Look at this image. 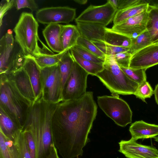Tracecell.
Masks as SVG:
<instances>
[{
	"label": "cell",
	"mask_w": 158,
	"mask_h": 158,
	"mask_svg": "<svg viewBox=\"0 0 158 158\" xmlns=\"http://www.w3.org/2000/svg\"><path fill=\"white\" fill-rule=\"evenodd\" d=\"M149 4L145 3L137 5L127 9L118 10L114 19V25H118L126 20L147 10Z\"/></svg>",
	"instance_id": "7402d4cb"
},
{
	"label": "cell",
	"mask_w": 158,
	"mask_h": 158,
	"mask_svg": "<svg viewBox=\"0 0 158 158\" xmlns=\"http://www.w3.org/2000/svg\"><path fill=\"white\" fill-rule=\"evenodd\" d=\"M103 69L96 75L112 94H134L139 85L125 74L113 56H106Z\"/></svg>",
	"instance_id": "277c9868"
},
{
	"label": "cell",
	"mask_w": 158,
	"mask_h": 158,
	"mask_svg": "<svg viewBox=\"0 0 158 158\" xmlns=\"http://www.w3.org/2000/svg\"><path fill=\"white\" fill-rule=\"evenodd\" d=\"M0 158H19L16 143L0 131Z\"/></svg>",
	"instance_id": "603a6c76"
},
{
	"label": "cell",
	"mask_w": 158,
	"mask_h": 158,
	"mask_svg": "<svg viewBox=\"0 0 158 158\" xmlns=\"http://www.w3.org/2000/svg\"><path fill=\"white\" fill-rule=\"evenodd\" d=\"M57 103L46 102L42 96L28 111L22 131L31 133L36 145V158H44L53 143L52 119Z\"/></svg>",
	"instance_id": "7a4b0ae2"
},
{
	"label": "cell",
	"mask_w": 158,
	"mask_h": 158,
	"mask_svg": "<svg viewBox=\"0 0 158 158\" xmlns=\"http://www.w3.org/2000/svg\"><path fill=\"white\" fill-rule=\"evenodd\" d=\"M117 11L108 2L100 6L91 5L75 19V21L97 23L106 27L113 20Z\"/></svg>",
	"instance_id": "9c48e42d"
},
{
	"label": "cell",
	"mask_w": 158,
	"mask_h": 158,
	"mask_svg": "<svg viewBox=\"0 0 158 158\" xmlns=\"http://www.w3.org/2000/svg\"><path fill=\"white\" fill-rule=\"evenodd\" d=\"M39 24L33 15L23 12L14 29L16 41L26 55L35 56L41 53L38 45L40 41L38 35Z\"/></svg>",
	"instance_id": "5b68a950"
},
{
	"label": "cell",
	"mask_w": 158,
	"mask_h": 158,
	"mask_svg": "<svg viewBox=\"0 0 158 158\" xmlns=\"http://www.w3.org/2000/svg\"><path fill=\"white\" fill-rule=\"evenodd\" d=\"M132 56L129 51L118 53L114 55V57L120 67L129 68Z\"/></svg>",
	"instance_id": "8d00e7d4"
},
{
	"label": "cell",
	"mask_w": 158,
	"mask_h": 158,
	"mask_svg": "<svg viewBox=\"0 0 158 158\" xmlns=\"http://www.w3.org/2000/svg\"><path fill=\"white\" fill-rule=\"evenodd\" d=\"M154 94L156 102L158 104V84L155 87Z\"/></svg>",
	"instance_id": "f6af8a7d"
},
{
	"label": "cell",
	"mask_w": 158,
	"mask_h": 158,
	"mask_svg": "<svg viewBox=\"0 0 158 158\" xmlns=\"http://www.w3.org/2000/svg\"><path fill=\"white\" fill-rule=\"evenodd\" d=\"M74 1L81 5L85 4L88 2V1L87 0H74Z\"/></svg>",
	"instance_id": "bcb514c9"
},
{
	"label": "cell",
	"mask_w": 158,
	"mask_h": 158,
	"mask_svg": "<svg viewBox=\"0 0 158 158\" xmlns=\"http://www.w3.org/2000/svg\"><path fill=\"white\" fill-rule=\"evenodd\" d=\"M5 74L20 95L32 105L36 98L29 77L23 68Z\"/></svg>",
	"instance_id": "5bb4252c"
},
{
	"label": "cell",
	"mask_w": 158,
	"mask_h": 158,
	"mask_svg": "<svg viewBox=\"0 0 158 158\" xmlns=\"http://www.w3.org/2000/svg\"><path fill=\"white\" fill-rule=\"evenodd\" d=\"M77 44L86 49L99 58L105 60L106 56L93 43L89 40L80 36L78 39Z\"/></svg>",
	"instance_id": "d6a6232c"
},
{
	"label": "cell",
	"mask_w": 158,
	"mask_h": 158,
	"mask_svg": "<svg viewBox=\"0 0 158 158\" xmlns=\"http://www.w3.org/2000/svg\"><path fill=\"white\" fill-rule=\"evenodd\" d=\"M0 131L15 142L22 130L11 117L0 107Z\"/></svg>",
	"instance_id": "d6986e66"
},
{
	"label": "cell",
	"mask_w": 158,
	"mask_h": 158,
	"mask_svg": "<svg viewBox=\"0 0 158 158\" xmlns=\"http://www.w3.org/2000/svg\"><path fill=\"white\" fill-rule=\"evenodd\" d=\"M120 67L129 78L138 85L147 81L146 73L147 69H133L129 67Z\"/></svg>",
	"instance_id": "4dcf8cb0"
},
{
	"label": "cell",
	"mask_w": 158,
	"mask_h": 158,
	"mask_svg": "<svg viewBox=\"0 0 158 158\" xmlns=\"http://www.w3.org/2000/svg\"><path fill=\"white\" fill-rule=\"evenodd\" d=\"M76 158H78V157H76Z\"/></svg>",
	"instance_id": "c3c4849f"
},
{
	"label": "cell",
	"mask_w": 158,
	"mask_h": 158,
	"mask_svg": "<svg viewBox=\"0 0 158 158\" xmlns=\"http://www.w3.org/2000/svg\"><path fill=\"white\" fill-rule=\"evenodd\" d=\"M0 44V73H6L10 69L9 60L13 46L6 45L4 35L1 39Z\"/></svg>",
	"instance_id": "83f0119b"
},
{
	"label": "cell",
	"mask_w": 158,
	"mask_h": 158,
	"mask_svg": "<svg viewBox=\"0 0 158 158\" xmlns=\"http://www.w3.org/2000/svg\"><path fill=\"white\" fill-rule=\"evenodd\" d=\"M74 61L70 51L69 50L62 56L58 63L61 78V97L62 91L69 76Z\"/></svg>",
	"instance_id": "4316f807"
},
{
	"label": "cell",
	"mask_w": 158,
	"mask_h": 158,
	"mask_svg": "<svg viewBox=\"0 0 158 158\" xmlns=\"http://www.w3.org/2000/svg\"><path fill=\"white\" fill-rule=\"evenodd\" d=\"M89 73L75 61L62 92V101L78 99L86 93Z\"/></svg>",
	"instance_id": "ba28073f"
},
{
	"label": "cell",
	"mask_w": 158,
	"mask_h": 158,
	"mask_svg": "<svg viewBox=\"0 0 158 158\" xmlns=\"http://www.w3.org/2000/svg\"><path fill=\"white\" fill-rule=\"evenodd\" d=\"M104 42L116 46L130 48L131 45V39L107 27Z\"/></svg>",
	"instance_id": "d4e9b609"
},
{
	"label": "cell",
	"mask_w": 158,
	"mask_h": 158,
	"mask_svg": "<svg viewBox=\"0 0 158 158\" xmlns=\"http://www.w3.org/2000/svg\"><path fill=\"white\" fill-rule=\"evenodd\" d=\"M26 60V55L21 50L17 53L11 64L9 73H14L22 69L25 64Z\"/></svg>",
	"instance_id": "d590c367"
},
{
	"label": "cell",
	"mask_w": 158,
	"mask_h": 158,
	"mask_svg": "<svg viewBox=\"0 0 158 158\" xmlns=\"http://www.w3.org/2000/svg\"><path fill=\"white\" fill-rule=\"evenodd\" d=\"M158 64V42L154 43L133 54L129 68L147 69Z\"/></svg>",
	"instance_id": "4fadbf2b"
},
{
	"label": "cell",
	"mask_w": 158,
	"mask_h": 158,
	"mask_svg": "<svg viewBox=\"0 0 158 158\" xmlns=\"http://www.w3.org/2000/svg\"><path fill=\"white\" fill-rule=\"evenodd\" d=\"M14 6V0H6L1 3L0 6V26L2 24V19L7 11Z\"/></svg>",
	"instance_id": "60d3db41"
},
{
	"label": "cell",
	"mask_w": 158,
	"mask_h": 158,
	"mask_svg": "<svg viewBox=\"0 0 158 158\" xmlns=\"http://www.w3.org/2000/svg\"><path fill=\"white\" fill-rule=\"evenodd\" d=\"M14 6L17 10L27 8L32 11L38 10V6L34 0H14Z\"/></svg>",
	"instance_id": "74e56055"
},
{
	"label": "cell",
	"mask_w": 158,
	"mask_h": 158,
	"mask_svg": "<svg viewBox=\"0 0 158 158\" xmlns=\"http://www.w3.org/2000/svg\"><path fill=\"white\" fill-rule=\"evenodd\" d=\"M17 146L19 158H31L24 132L22 131L15 142Z\"/></svg>",
	"instance_id": "e575fe53"
},
{
	"label": "cell",
	"mask_w": 158,
	"mask_h": 158,
	"mask_svg": "<svg viewBox=\"0 0 158 158\" xmlns=\"http://www.w3.org/2000/svg\"><path fill=\"white\" fill-rule=\"evenodd\" d=\"M97 97L98 105L105 113L117 125L126 127L132 121V112L128 104L118 94Z\"/></svg>",
	"instance_id": "8992f818"
},
{
	"label": "cell",
	"mask_w": 158,
	"mask_h": 158,
	"mask_svg": "<svg viewBox=\"0 0 158 158\" xmlns=\"http://www.w3.org/2000/svg\"><path fill=\"white\" fill-rule=\"evenodd\" d=\"M146 30L152 43L158 42V7L149 5Z\"/></svg>",
	"instance_id": "cb8c5ba5"
},
{
	"label": "cell",
	"mask_w": 158,
	"mask_h": 158,
	"mask_svg": "<svg viewBox=\"0 0 158 158\" xmlns=\"http://www.w3.org/2000/svg\"><path fill=\"white\" fill-rule=\"evenodd\" d=\"M69 51L74 60L89 74L96 76L98 73L103 69V64L96 63L84 59L72 48H71Z\"/></svg>",
	"instance_id": "484cf974"
},
{
	"label": "cell",
	"mask_w": 158,
	"mask_h": 158,
	"mask_svg": "<svg viewBox=\"0 0 158 158\" xmlns=\"http://www.w3.org/2000/svg\"><path fill=\"white\" fill-rule=\"evenodd\" d=\"M97 112L93 93L57 103L52 119L53 142L63 158L82 156Z\"/></svg>",
	"instance_id": "6da1fadb"
},
{
	"label": "cell",
	"mask_w": 158,
	"mask_h": 158,
	"mask_svg": "<svg viewBox=\"0 0 158 158\" xmlns=\"http://www.w3.org/2000/svg\"><path fill=\"white\" fill-rule=\"evenodd\" d=\"M149 5L158 7V0H148Z\"/></svg>",
	"instance_id": "ee69618b"
},
{
	"label": "cell",
	"mask_w": 158,
	"mask_h": 158,
	"mask_svg": "<svg viewBox=\"0 0 158 158\" xmlns=\"http://www.w3.org/2000/svg\"><path fill=\"white\" fill-rule=\"evenodd\" d=\"M154 140L158 143V136L154 138Z\"/></svg>",
	"instance_id": "7dc6e473"
},
{
	"label": "cell",
	"mask_w": 158,
	"mask_h": 158,
	"mask_svg": "<svg viewBox=\"0 0 158 158\" xmlns=\"http://www.w3.org/2000/svg\"><path fill=\"white\" fill-rule=\"evenodd\" d=\"M43 45L40 54L32 56L41 69L57 65L62 56L65 53L55 54L41 41Z\"/></svg>",
	"instance_id": "44dd1931"
},
{
	"label": "cell",
	"mask_w": 158,
	"mask_h": 158,
	"mask_svg": "<svg viewBox=\"0 0 158 158\" xmlns=\"http://www.w3.org/2000/svg\"><path fill=\"white\" fill-rule=\"evenodd\" d=\"M148 17L147 10L118 25H113L111 29L131 39L135 38L146 30Z\"/></svg>",
	"instance_id": "8fae6325"
},
{
	"label": "cell",
	"mask_w": 158,
	"mask_h": 158,
	"mask_svg": "<svg viewBox=\"0 0 158 158\" xmlns=\"http://www.w3.org/2000/svg\"><path fill=\"white\" fill-rule=\"evenodd\" d=\"M80 36L76 26L62 25L60 39L63 53H65L76 45Z\"/></svg>",
	"instance_id": "ffe728a7"
},
{
	"label": "cell",
	"mask_w": 158,
	"mask_h": 158,
	"mask_svg": "<svg viewBox=\"0 0 158 158\" xmlns=\"http://www.w3.org/2000/svg\"><path fill=\"white\" fill-rule=\"evenodd\" d=\"M40 75L43 99L52 103L62 101L61 78L58 64L41 69Z\"/></svg>",
	"instance_id": "52a82bcc"
},
{
	"label": "cell",
	"mask_w": 158,
	"mask_h": 158,
	"mask_svg": "<svg viewBox=\"0 0 158 158\" xmlns=\"http://www.w3.org/2000/svg\"><path fill=\"white\" fill-rule=\"evenodd\" d=\"M106 56H113L118 53L129 51L130 48L116 46L108 44L104 41H91Z\"/></svg>",
	"instance_id": "f546056e"
},
{
	"label": "cell",
	"mask_w": 158,
	"mask_h": 158,
	"mask_svg": "<svg viewBox=\"0 0 158 158\" xmlns=\"http://www.w3.org/2000/svg\"><path fill=\"white\" fill-rule=\"evenodd\" d=\"M81 36L91 41H104L106 27L94 23L76 22Z\"/></svg>",
	"instance_id": "2e32d148"
},
{
	"label": "cell",
	"mask_w": 158,
	"mask_h": 158,
	"mask_svg": "<svg viewBox=\"0 0 158 158\" xmlns=\"http://www.w3.org/2000/svg\"><path fill=\"white\" fill-rule=\"evenodd\" d=\"M58 150L53 143L50 145L49 150L44 158H60Z\"/></svg>",
	"instance_id": "b9f144b4"
},
{
	"label": "cell",
	"mask_w": 158,
	"mask_h": 158,
	"mask_svg": "<svg viewBox=\"0 0 158 158\" xmlns=\"http://www.w3.org/2000/svg\"><path fill=\"white\" fill-rule=\"evenodd\" d=\"M61 27L62 25L59 23L50 24L42 31L48 46L53 52L57 53H63L60 39Z\"/></svg>",
	"instance_id": "ac0fdd59"
},
{
	"label": "cell",
	"mask_w": 158,
	"mask_h": 158,
	"mask_svg": "<svg viewBox=\"0 0 158 158\" xmlns=\"http://www.w3.org/2000/svg\"><path fill=\"white\" fill-rule=\"evenodd\" d=\"M26 60L23 69L27 74L36 98V101L42 96L41 69L33 57L26 55Z\"/></svg>",
	"instance_id": "9a60e30c"
},
{
	"label": "cell",
	"mask_w": 158,
	"mask_h": 158,
	"mask_svg": "<svg viewBox=\"0 0 158 158\" xmlns=\"http://www.w3.org/2000/svg\"><path fill=\"white\" fill-rule=\"evenodd\" d=\"M154 94V91L151 85L146 81L139 85L134 95L137 98L146 102L145 99L150 98Z\"/></svg>",
	"instance_id": "1f68e13d"
},
{
	"label": "cell",
	"mask_w": 158,
	"mask_h": 158,
	"mask_svg": "<svg viewBox=\"0 0 158 158\" xmlns=\"http://www.w3.org/2000/svg\"><path fill=\"white\" fill-rule=\"evenodd\" d=\"M76 10L68 6L45 7L37 10L36 20L43 24H68L75 19Z\"/></svg>",
	"instance_id": "30bf717a"
},
{
	"label": "cell",
	"mask_w": 158,
	"mask_h": 158,
	"mask_svg": "<svg viewBox=\"0 0 158 158\" xmlns=\"http://www.w3.org/2000/svg\"><path fill=\"white\" fill-rule=\"evenodd\" d=\"M129 131L131 138L136 141L139 139L154 138L158 136V125L143 120L136 121L131 125Z\"/></svg>",
	"instance_id": "e0dca14e"
},
{
	"label": "cell",
	"mask_w": 158,
	"mask_h": 158,
	"mask_svg": "<svg viewBox=\"0 0 158 158\" xmlns=\"http://www.w3.org/2000/svg\"><path fill=\"white\" fill-rule=\"evenodd\" d=\"M107 2H109L112 6L117 10L118 0H108Z\"/></svg>",
	"instance_id": "7bdbcfd3"
},
{
	"label": "cell",
	"mask_w": 158,
	"mask_h": 158,
	"mask_svg": "<svg viewBox=\"0 0 158 158\" xmlns=\"http://www.w3.org/2000/svg\"><path fill=\"white\" fill-rule=\"evenodd\" d=\"M0 75V107L22 131L27 114L31 106L20 95L5 74Z\"/></svg>",
	"instance_id": "3957f363"
},
{
	"label": "cell",
	"mask_w": 158,
	"mask_h": 158,
	"mask_svg": "<svg viewBox=\"0 0 158 158\" xmlns=\"http://www.w3.org/2000/svg\"><path fill=\"white\" fill-rule=\"evenodd\" d=\"M145 3H148V0H118L117 10L125 9Z\"/></svg>",
	"instance_id": "f35d334b"
},
{
	"label": "cell",
	"mask_w": 158,
	"mask_h": 158,
	"mask_svg": "<svg viewBox=\"0 0 158 158\" xmlns=\"http://www.w3.org/2000/svg\"><path fill=\"white\" fill-rule=\"evenodd\" d=\"M131 39V44L129 52L132 55L153 44L151 37L146 30L136 37Z\"/></svg>",
	"instance_id": "f1b7e54d"
},
{
	"label": "cell",
	"mask_w": 158,
	"mask_h": 158,
	"mask_svg": "<svg viewBox=\"0 0 158 158\" xmlns=\"http://www.w3.org/2000/svg\"><path fill=\"white\" fill-rule=\"evenodd\" d=\"M25 136L31 158H36V148L35 142L31 133L27 131H23Z\"/></svg>",
	"instance_id": "ab89813d"
},
{
	"label": "cell",
	"mask_w": 158,
	"mask_h": 158,
	"mask_svg": "<svg viewBox=\"0 0 158 158\" xmlns=\"http://www.w3.org/2000/svg\"><path fill=\"white\" fill-rule=\"evenodd\" d=\"M85 59L96 63L103 64L105 60L98 57L83 47L77 44L73 48Z\"/></svg>",
	"instance_id": "836d02e7"
},
{
	"label": "cell",
	"mask_w": 158,
	"mask_h": 158,
	"mask_svg": "<svg viewBox=\"0 0 158 158\" xmlns=\"http://www.w3.org/2000/svg\"><path fill=\"white\" fill-rule=\"evenodd\" d=\"M118 151L127 158H158V150L153 146L143 145L132 138L118 143Z\"/></svg>",
	"instance_id": "7c38bea8"
}]
</instances>
